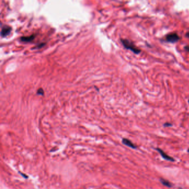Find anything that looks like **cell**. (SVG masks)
<instances>
[{
	"mask_svg": "<svg viewBox=\"0 0 189 189\" xmlns=\"http://www.w3.org/2000/svg\"><path fill=\"white\" fill-rule=\"evenodd\" d=\"M34 37H35V36L33 34V35L30 36L21 37V40H22V41H24V42H30V41H31L32 40H34Z\"/></svg>",
	"mask_w": 189,
	"mask_h": 189,
	"instance_id": "8992f818",
	"label": "cell"
},
{
	"mask_svg": "<svg viewBox=\"0 0 189 189\" xmlns=\"http://www.w3.org/2000/svg\"><path fill=\"white\" fill-rule=\"evenodd\" d=\"M184 50L186 51H187V52H189V46H185L184 47Z\"/></svg>",
	"mask_w": 189,
	"mask_h": 189,
	"instance_id": "8fae6325",
	"label": "cell"
},
{
	"mask_svg": "<svg viewBox=\"0 0 189 189\" xmlns=\"http://www.w3.org/2000/svg\"><path fill=\"white\" fill-rule=\"evenodd\" d=\"M160 181L161 183H162L163 185L166 186V187L170 188V187H172V184H171L169 182V181H168V180H164V179H163V178H161Z\"/></svg>",
	"mask_w": 189,
	"mask_h": 189,
	"instance_id": "52a82bcc",
	"label": "cell"
},
{
	"mask_svg": "<svg viewBox=\"0 0 189 189\" xmlns=\"http://www.w3.org/2000/svg\"><path fill=\"white\" fill-rule=\"evenodd\" d=\"M156 150L157 151L160 153V154L162 155V156L163 158H164V159L168 160V161H170V162H174V161H175V159H174L173 158L170 156H168V154H166V153L164 151H163V150H162V149H159V148H156Z\"/></svg>",
	"mask_w": 189,
	"mask_h": 189,
	"instance_id": "3957f363",
	"label": "cell"
},
{
	"mask_svg": "<svg viewBox=\"0 0 189 189\" xmlns=\"http://www.w3.org/2000/svg\"><path fill=\"white\" fill-rule=\"evenodd\" d=\"M121 42L123 46L127 50H129L132 51L134 54H139L141 52V50L137 48L132 41H130L127 39H121Z\"/></svg>",
	"mask_w": 189,
	"mask_h": 189,
	"instance_id": "6da1fadb",
	"label": "cell"
},
{
	"mask_svg": "<svg viewBox=\"0 0 189 189\" xmlns=\"http://www.w3.org/2000/svg\"><path fill=\"white\" fill-rule=\"evenodd\" d=\"M11 30V27L5 25L4 26L2 27L1 35L2 37H6L7 35L10 34Z\"/></svg>",
	"mask_w": 189,
	"mask_h": 189,
	"instance_id": "277c9868",
	"label": "cell"
},
{
	"mask_svg": "<svg viewBox=\"0 0 189 189\" xmlns=\"http://www.w3.org/2000/svg\"><path fill=\"white\" fill-rule=\"evenodd\" d=\"M188 152H189V149H188Z\"/></svg>",
	"mask_w": 189,
	"mask_h": 189,
	"instance_id": "5bb4252c",
	"label": "cell"
},
{
	"mask_svg": "<svg viewBox=\"0 0 189 189\" xmlns=\"http://www.w3.org/2000/svg\"><path fill=\"white\" fill-rule=\"evenodd\" d=\"M188 104H189V100H188Z\"/></svg>",
	"mask_w": 189,
	"mask_h": 189,
	"instance_id": "4fadbf2b",
	"label": "cell"
},
{
	"mask_svg": "<svg viewBox=\"0 0 189 189\" xmlns=\"http://www.w3.org/2000/svg\"><path fill=\"white\" fill-rule=\"evenodd\" d=\"M164 126L165 127H168V126H172V124L171 123H169V122H165V123L164 124Z\"/></svg>",
	"mask_w": 189,
	"mask_h": 189,
	"instance_id": "9c48e42d",
	"label": "cell"
},
{
	"mask_svg": "<svg viewBox=\"0 0 189 189\" xmlns=\"http://www.w3.org/2000/svg\"><path fill=\"white\" fill-rule=\"evenodd\" d=\"M43 93H44V91H43V90L42 88L38 89V90H37V94H40V95H43Z\"/></svg>",
	"mask_w": 189,
	"mask_h": 189,
	"instance_id": "ba28073f",
	"label": "cell"
},
{
	"mask_svg": "<svg viewBox=\"0 0 189 189\" xmlns=\"http://www.w3.org/2000/svg\"><path fill=\"white\" fill-rule=\"evenodd\" d=\"M122 142L124 145H126L127 146H129L132 149H136V146L132 143L130 140L126 138H123L122 139Z\"/></svg>",
	"mask_w": 189,
	"mask_h": 189,
	"instance_id": "5b68a950",
	"label": "cell"
},
{
	"mask_svg": "<svg viewBox=\"0 0 189 189\" xmlns=\"http://www.w3.org/2000/svg\"><path fill=\"white\" fill-rule=\"evenodd\" d=\"M180 39H181V38L179 37V36H178L176 33L173 32V33H171V34H169L166 36L165 40L168 43H175L178 42Z\"/></svg>",
	"mask_w": 189,
	"mask_h": 189,
	"instance_id": "7a4b0ae2",
	"label": "cell"
},
{
	"mask_svg": "<svg viewBox=\"0 0 189 189\" xmlns=\"http://www.w3.org/2000/svg\"><path fill=\"white\" fill-rule=\"evenodd\" d=\"M185 36L186 37H187V38H189V31H188L187 33H186V34H185Z\"/></svg>",
	"mask_w": 189,
	"mask_h": 189,
	"instance_id": "7c38bea8",
	"label": "cell"
},
{
	"mask_svg": "<svg viewBox=\"0 0 189 189\" xmlns=\"http://www.w3.org/2000/svg\"><path fill=\"white\" fill-rule=\"evenodd\" d=\"M19 173L22 176H23L24 178H28V176L26 174H24L22 173L21 172H19Z\"/></svg>",
	"mask_w": 189,
	"mask_h": 189,
	"instance_id": "30bf717a",
	"label": "cell"
}]
</instances>
